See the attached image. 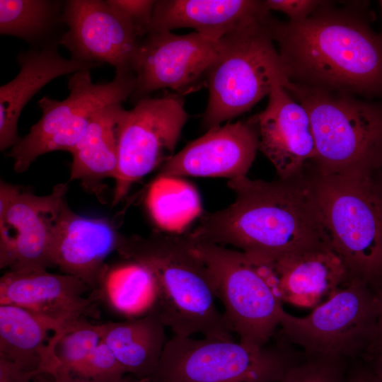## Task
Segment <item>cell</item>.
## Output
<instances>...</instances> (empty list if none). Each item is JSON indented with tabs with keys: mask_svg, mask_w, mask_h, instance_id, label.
<instances>
[{
	"mask_svg": "<svg viewBox=\"0 0 382 382\" xmlns=\"http://www.w3.org/2000/svg\"><path fill=\"white\" fill-rule=\"evenodd\" d=\"M291 178L277 181L243 176L228 181L236 195L221 210L204 214L187 233L195 243L231 245L256 263L328 245L322 230L313 186Z\"/></svg>",
	"mask_w": 382,
	"mask_h": 382,
	"instance_id": "6da1fadb",
	"label": "cell"
},
{
	"mask_svg": "<svg viewBox=\"0 0 382 382\" xmlns=\"http://www.w3.org/2000/svg\"><path fill=\"white\" fill-rule=\"evenodd\" d=\"M270 28L289 81L328 92L382 91V41L358 21L319 14L271 19Z\"/></svg>",
	"mask_w": 382,
	"mask_h": 382,
	"instance_id": "7a4b0ae2",
	"label": "cell"
},
{
	"mask_svg": "<svg viewBox=\"0 0 382 382\" xmlns=\"http://www.w3.org/2000/svg\"><path fill=\"white\" fill-rule=\"evenodd\" d=\"M117 252L146 267L156 289L154 309L174 335L233 340L216 305L209 268L187 233L122 236Z\"/></svg>",
	"mask_w": 382,
	"mask_h": 382,
	"instance_id": "3957f363",
	"label": "cell"
},
{
	"mask_svg": "<svg viewBox=\"0 0 382 382\" xmlns=\"http://www.w3.org/2000/svg\"><path fill=\"white\" fill-rule=\"evenodd\" d=\"M369 173L326 171L313 187L327 243L351 276L372 286L382 279V209Z\"/></svg>",
	"mask_w": 382,
	"mask_h": 382,
	"instance_id": "277c9868",
	"label": "cell"
},
{
	"mask_svg": "<svg viewBox=\"0 0 382 382\" xmlns=\"http://www.w3.org/2000/svg\"><path fill=\"white\" fill-rule=\"evenodd\" d=\"M270 16L220 40L207 75L209 98L202 124L210 129L250 110L276 83L289 81L270 28Z\"/></svg>",
	"mask_w": 382,
	"mask_h": 382,
	"instance_id": "5b68a950",
	"label": "cell"
},
{
	"mask_svg": "<svg viewBox=\"0 0 382 382\" xmlns=\"http://www.w3.org/2000/svg\"><path fill=\"white\" fill-rule=\"evenodd\" d=\"M253 347L233 340L174 335L151 382H278L304 354L278 335Z\"/></svg>",
	"mask_w": 382,
	"mask_h": 382,
	"instance_id": "8992f818",
	"label": "cell"
},
{
	"mask_svg": "<svg viewBox=\"0 0 382 382\" xmlns=\"http://www.w3.org/2000/svg\"><path fill=\"white\" fill-rule=\"evenodd\" d=\"M192 243L209 270L215 296L223 303L231 332L245 345H267L279 328L284 309L267 266L253 262L242 251Z\"/></svg>",
	"mask_w": 382,
	"mask_h": 382,
	"instance_id": "52a82bcc",
	"label": "cell"
},
{
	"mask_svg": "<svg viewBox=\"0 0 382 382\" xmlns=\"http://www.w3.org/2000/svg\"><path fill=\"white\" fill-rule=\"evenodd\" d=\"M377 301L373 287L351 276L304 317L284 311L277 333L307 356L362 358L374 337Z\"/></svg>",
	"mask_w": 382,
	"mask_h": 382,
	"instance_id": "ba28073f",
	"label": "cell"
},
{
	"mask_svg": "<svg viewBox=\"0 0 382 382\" xmlns=\"http://www.w3.org/2000/svg\"><path fill=\"white\" fill-rule=\"evenodd\" d=\"M307 112L316 158L328 171H369L382 154V110L330 92L289 81L284 86Z\"/></svg>",
	"mask_w": 382,
	"mask_h": 382,
	"instance_id": "9c48e42d",
	"label": "cell"
},
{
	"mask_svg": "<svg viewBox=\"0 0 382 382\" xmlns=\"http://www.w3.org/2000/svg\"><path fill=\"white\" fill-rule=\"evenodd\" d=\"M136 80L132 71H115L107 83H93L91 70L68 77L69 96L62 100L44 96L38 102L40 119L11 149L8 156L16 172L23 173L41 155L71 152L85 133L93 116L112 103H122L133 93Z\"/></svg>",
	"mask_w": 382,
	"mask_h": 382,
	"instance_id": "30bf717a",
	"label": "cell"
},
{
	"mask_svg": "<svg viewBox=\"0 0 382 382\" xmlns=\"http://www.w3.org/2000/svg\"><path fill=\"white\" fill-rule=\"evenodd\" d=\"M66 183L38 196L1 180L0 267L8 271L47 270L54 266V243L69 209Z\"/></svg>",
	"mask_w": 382,
	"mask_h": 382,
	"instance_id": "8fae6325",
	"label": "cell"
},
{
	"mask_svg": "<svg viewBox=\"0 0 382 382\" xmlns=\"http://www.w3.org/2000/svg\"><path fill=\"white\" fill-rule=\"evenodd\" d=\"M188 118L178 94L145 97L125 110L118 128V168L112 204L122 200L131 186L175 154Z\"/></svg>",
	"mask_w": 382,
	"mask_h": 382,
	"instance_id": "7c38bea8",
	"label": "cell"
},
{
	"mask_svg": "<svg viewBox=\"0 0 382 382\" xmlns=\"http://www.w3.org/2000/svg\"><path fill=\"white\" fill-rule=\"evenodd\" d=\"M219 48L220 40L195 31L186 35L149 32L141 40L132 64L136 85L131 99L137 102L161 88L180 96L207 86Z\"/></svg>",
	"mask_w": 382,
	"mask_h": 382,
	"instance_id": "4fadbf2b",
	"label": "cell"
},
{
	"mask_svg": "<svg viewBox=\"0 0 382 382\" xmlns=\"http://www.w3.org/2000/svg\"><path fill=\"white\" fill-rule=\"evenodd\" d=\"M62 20L66 30L59 45L71 59L100 66L106 63L115 71H132L141 40L107 0L65 1Z\"/></svg>",
	"mask_w": 382,
	"mask_h": 382,
	"instance_id": "5bb4252c",
	"label": "cell"
},
{
	"mask_svg": "<svg viewBox=\"0 0 382 382\" xmlns=\"http://www.w3.org/2000/svg\"><path fill=\"white\" fill-rule=\"evenodd\" d=\"M79 278L47 270L8 271L0 279V304L23 308L63 327L96 317V294Z\"/></svg>",
	"mask_w": 382,
	"mask_h": 382,
	"instance_id": "9a60e30c",
	"label": "cell"
},
{
	"mask_svg": "<svg viewBox=\"0 0 382 382\" xmlns=\"http://www.w3.org/2000/svg\"><path fill=\"white\" fill-rule=\"evenodd\" d=\"M259 149V133L253 122L238 121L208 129L161 166L160 175L223 177L243 176Z\"/></svg>",
	"mask_w": 382,
	"mask_h": 382,
	"instance_id": "2e32d148",
	"label": "cell"
},
{
	"mask_svg": "<svg viewBox=\"0 0 382 382\" xmlns=\"http://www.w3.org/2000/svg\"><path fill=\"white\" fill-rule=\"evenodd\" d=\"M282 83H276L266 108L257 116L259 149L281 179L291 178L304 162L316 158L308 115Z\"/></svg>",
	"mask_w": 382,
	"mask_h": 382,
	"instance_id": "e0dca14e",
	"label": "cell"
},
{
	"mask_svg": "<svg viewBox=\"0 0 382 382\" xmlns=\"http://www.w3.org/2000/svg\"><path fill=\"white\" fill-rule=\"evenodd\" d=\"M265 265L282 303L315 308L351 277L342 258L328 245L280 256Z\"/></svg>",
	"mask_w": 382,
	"mask_h": 382,
	"instance_id": "ac0fdd59",
	"label": "cell"
},
{
	"mask_svg": "<svg viewBox=\"0 0 382 382\" xmlns=\"http://www.w3.org/2000/svg\"><path fill=\"white\" fill-rule=\"evenodd\" d=\"M122 236L107 220L81 216L69 208L54 243V265L96 293L108 267L105 260L117 251Z\"/></svg>",
	"mask_w": 382,
	"mask_h": 382,
	"instance_id": "d6986e66",
	"label": "cell"
},
{
	"mask_svg": "<svg viewBox=\"0 0 382 382\" xmlns=\"http://www.w3.org/2000/svg\"><path fill=\"white\" fill-rule=\"evenodd\" d=\"M69 328L23 308L0 304V359L35 378L55 376L60 364L56 347Z\"/></svg>",
	"mask_w": 382,
	"mask_h": 382,
	"instance_id": "ffe728a7",
	"label": "cell"
},
{
	"mask_svg": "<svg viewBox=\"0 0 382 382\" xmlns=\"http://www.w3.org/2000/svg\"><path fill=\"white\" fill-rule=\"evenodd\" d=\"M54 45L30 48L17 55L20 70L16 76L0 87V150L12 148L20 140L18 122L33 97L53 79L100 65L64 58Z\"/></svg>",
	"mask_w": 382,
	"mask_h": 382,
	"instance_id": "44dd1931",
	"label": "cell"
},
{
	"mask_svg": "<svg viewBox=\"0 0 382 382\" xmlns=\"http://www.w3.org/2000/svg\"><path fill=\"white\" fill-rule=\"evenodd\" d=\"M269 16L264 1L158 0L149 32L190 28L219 40L233 31Z\"/></svg>",
	"mask_w": 382,
	"mask_h": 382,
	"instance_id": "7402d4cb",
	"label": "cell"
},
{
	"mask_svg": "<svg viewBox=\"0 0 382 382\" xmlns=\"http://www.w3.org/2000/svg\"><path fill=\"white\" fill-rule=\"evenodd\" d=\"M102 326V340L127 374L151 382L168 341L166 326L158 313L152 309L144 316Z\"/></svg>",
	"mask_w": 382,
	"mask_h": 382,
	"instance_id": "603a6c76",
	"label": "cell"
},
{
	"mask_svg": "<svg viewBox=\"0 0 382 382\" xmlns=\"http://www.w3.org/2000/svg\"><path fill=\"white\" fill-rule=\"evenodd\" d=\"M125 110L122 103H112L93 116L83 137L70 152V181L80 180L88 190L98 192L103 179H115L118 168V128Z\"/></svg>",
	"mask_w": 382,
	"mask_h": 382,
	"instance_id": "cb8c5ba5",
	"label": "cell"
},
{
	"mask_svg": "<svg viewBox=\"0 0 382 382\" xmlns=\"http://www.w3.org/2000/svg\"><path fill=\"white\" fill-rule=\"evenodd\" d=\"M64 1L0 0V34L20 38L33 49L59 45L57 31Z\"/></svg>",
	"mask_w": 382,
	"mask_h": 382,
	"instance_id": "d4e9b609",
	"label": "cell"
},
{
	"mask_svg": "<svg viewBox=\"0 0 382 382\" xmlns=\"http://www.w3.org/2000/svg\"><path fill=\"white\" fill-rule=\"evenodd\" d=\"M95 294L128 318L146 315L156 301L153 277L146 267L129 260L112 267L108 265L100 287Z\"/></svg>",
	"mask_w": 382,
	"mask_h": 382,
	"instance_id": "484cf974",
	"label": "cell"
},
{
	"mask_svg": "<svg viewBox=\"0 0 382 382\" xmlns=\"http://www.w3.org/2000/svg\"><path fill=\"white\" fill-rule=\"evenodd\" d=\"M146 203L154 222L166 232L179 233L201 212L197 190L177 177L158 175L150 186Z\"/></svg>",
	"mask_w": 382,
	"mask_h": 382,
	"instance_id": "4316f807",
	"label": "cell"
},
{
	"mask_svg": "<svg viewBox=\"0 0 382 382\" xmlns=\"http://www.w3.org/2000/svg\"><path fill=\"white\" fill-rule=\"evenodd\" d=\"M102 324H93L87 318L70 326L60 338L56 354L59 361L57 375H74L102 341Z\"/></svg>",
	"mask_w": 382,
	"mask_h": 382,
	"instance_id": "83f0119b",
	"label": "cell"
},
{
	"mask_svg": "<svg viewBox=\"0 0 382 382\" xmlns=\"http://www.w3.org/2000/svg\"><path fill=\"white\" fill-rule=\"evenodd\" d=\"M348 363L338 357L304 355L278 382H343Z\"/></svg>",
	"mask_w": 382,
	"mask_h": 382,
	"instance_id": "f1b7e54d",
	"label": "cell"
},
{
	"mask_svg": "<svg viewBox=\"0 0 382 382\" xmlns=\"http://www.w3.org/2000/svg\"><path fill=\"white\" fill-rule=\"evenodd\" d=\"M126 374V371L112 350L102 340L73 376L91 379L115 380Z\"/></svg>",
	"mask_w": 382,
	"mask_h": 382,
	"instance_id": "f546056e",
	"label": "cell"
},
{
	"mask_svg": "<svg viewBox=\"0 0 382 382\" xmlns=\"http://www.w3.org/2000/svg\"><path fill=\"white\" fill-rule=\"evenodd\" d=\"M132 25L140 40L150 31L154 0H107Z\"/></svg>",
	"mask_w": 382,
	"mask_h": 382,
	"instance_id": "4dcf8cb0",
	"label": "cell"
},
{
	"mask_svg": "<svg viewBox=\"0 0 382 382\" xmlns=\"http://www.w3.org/2000/svg\"><path fill=\"white\" fill-rule=\"evenodd\" d=\"M264 2L269 11H282L294 22L307 18L319 4V1L308 0H267Z\"/></svg>",
	"mask_w": 382,
	"mask_h": 382,
	"instance_id": "1f68e13d",
	"label": "cell"
},
{
	"mask_svg": "<svg viewBox=\"0 0 382 382\" xmlns=\"http://www.w3.org/2000/svg\"><path fill=\"white\" fill-rule=\"evenodd\" d=\"M372 287L377 301V320L374 337L366 353L361 358L367 361L382 354V279Z\"/></svg>",
	"mask_w": 382,
	"mask_h": 382,
	"instance_id": "d6a6232c",
	"label": "cell"
},
{
	"mask_svg": "<svg viewBox=\"0 0 382 382\" xmlns=\"http://www.w3.org/2000/svg\"><path fill=\"white\" fill-rule=\"evenodd\" d=\"M343 382H382L371 364L363 359L349 361Z\"/></svg>",
	"mask_w": 382,
	"mask_h": 382,
	"instance_id": "836d02e7",
	"label": "cell"
},
{
	"mask_svg": "<svg viewBox=\"0 0 382 382\" xmlns=\"http://www.w3.org/2000/svg\"><path fill=\"white\" fill-rule=\"evenodd\" d=\"M33 382H151V381L126 376L115 380H98L85 378L72 375L50 376L42 374L36 377Z\"/></svg>",
	"mask_w": 382,
	"mask_h": 382,
	"instance_id": "e575fe53",
	"label": "cell"
},
{
	"mask_svg": "<svg viewBox=\"0 0 382 382\" xmlns=\"http://www.w3.org/2000/svg\"><path fill=\"white\" fill-rule=\"evenodd\" d=\"M368 362L371 364L378 376L382 381V354Z\"/></svg>",
	"mask_w": 382,
	"mask_h": 382,
	"instance_id": "d590c367",
	"label": "cell"
},
{
	"mask_svg": "<svg viewBox=\"0 0 382 382\" xmlns=\"http://www.w3.org/2000/svg\"><path fill=\"white\" fill-rule=\"evenodd\" d=\"M372 180V178H371ZM373 182V185L375 189V191L376 192L377 197L378 198L381 209H382V183L381 185H376V183Z\"/></svg>",
	"mask_w": 382,
	"mask_h": 382,
	"instance_id": "8d00e7d4",
	"label": "cell"
},
{
	"mask_svg": "<svg viewBox=\"0 0 382 382\" xmlns=\"http://www.w3.org/2000/svg\"><path fill=\"white\" fill-rule=\"evenodd\" d=\"M380 3H381V8H382V1H381Z\"/></svg>",
	"mask_w": 382,
	"mask_h": 382,
	"instance_id": "74e56055",
	"label": "cell"
}]
</instances>
